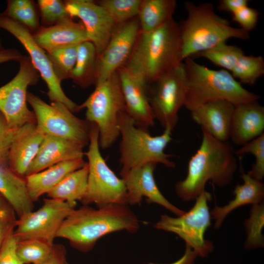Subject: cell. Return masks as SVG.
Wrapping results in <instances>:
<instances>
[{
    "label": "cell",
    "instance_id": "obj_2",
    "mask_svg": "<svg viewBox=\"0 0 264 264\" xmlns=\"http://www.w3.org/2000/svg\"><path fill=\"white\" fill-rule=\"evenodd\" d=\"M139 228L137 217L127 205L111 204L97 209L85 205L67 216L56 238L66 239L73 247L86 252L104 236L122 230L133 233Z\"/></svg>",
    "mask_w": 264,
    "mask_h": 264
},
{
    "label": "cell",
    "instance_id": "obj_27",
    "mask_svg": "<svg viewBox=\"0 0 264 264\" xmlns=\"http://www.w3.org/2000/svg\"><path fill=\"white\" fill-rule=\"evenodd\" d=\"M176 7L175 0H141L137 15L140 31H151L173 19Z\"/></svg>",
    "mask_w": 264,
    "mask_h": 264
},
{
    "label": "cell",
    "instance_id": "obj_18",
    "mask_svg": "<svg viewBox=\"0 0 264 264\" xmlns=\"http://www.w3.org/2000/svg\"><path fill=\"white\" fill-rule=\"evenodd\" d=\"M117 71L126 112L137 127L148 130L154 125L155 118L146 93L147 84L125 66Z\"/></svg>",
    "mask_w": 264,
    "mask_h": 264
},
{
    "label": "cell",
    "instance_id": "obj_24",
    "mask_svg": "<svg viewBox=\"0 0 264 264\" xmlns=\"http://www.w3.org/2000/svg\"><path fill=\"white\" fill-rule=\"evenodd\" d=\"M242 184H237L234 190V198L223 206L217 205L210 212L211 218L215 220V228H219L226 217L234 210L246 204H256L263 201L264 186L258 180L245 174L241 167Z\"/></svg>",
    "mask_w": 264,
    "mask_h": 264
},
{
    "label": "cell",
    "instance_id": "obj_8",
    "mask_svg": "<svg viewBox=\"0 0 264 264\" xmlns=\"http://www.w3.org/2000/svg\"><path fill=\"white\" fill-rule=\"evenodd\" d=\"M88 148L85 155L88 166L87 188L81 202L97 207L111 204L127 205V190L123 180L111 170L103 157L99 144L97 125L90 123Z\"/></svg>",
    "mask_w": 264,
    "mask_h": 264
},
{
    "label": "cell",
    "instance_id": "obj_46",
    "mask_svg": "<svg viewBox=\"0 0 264 264\" xmlns=\"http://www.w3.org/2000/svg\"><path fill=\"white\" fill-rule=\"evenodd\" d=\"M198 255L189 246L186 245V249L183 256L177 261L169 264H193ZM149 264H158L150 263Z\"/></svg>",
    "mask_w": 264,
    "mask_h": 264
},
{
    "label": "cell",
    "instance_id": "obj_41",
    "mask_svg": "<svg viewBox=\"0 0 264 264\" xmlns=\"http://www.w3.org/2000/svg\"><path fill=\"white\" fill-rule=\"evenodd\" d=\"M16 215L11 206L0 210V248L16 227Z\"/></svg>",
    "mask_w": 264,
    "mask_h": 264
},
{
    "label": "cell",
    "instance_id": "obj_17",
    "mask_svg": "<svg viewBox=\"0 0 264 264\" xmlns=\"http://www.w3.org/2000/svg\"><path fill=\"white\" fill-rule=\"evenodd\" d=\"M156 166L147 163L120 174L126 188L127 205L139 203L144 197L148 203L158 204L177 216L183 215L185 211L169 201L158 189L154 176Z\"/></svg>",
    "mask_w": 264,
    "mask_h": 264
},
{
    "label": "cell",
    "instance_id": "obj_3",
    "mask_svg": "<svg viewBox=\"0 0 264 264\" xmlns=\"http://www.w3.org/2000/svg\"><path fill=\"white\" fill-rule=\"evenodd\" d=\"M179 25L173 19L148 32L140 31L125 66L146 84L183 61Z\"/></svg>",
    "mask_w": 264,
    "mask_h": 264
},
{
    "label": "cell",
    "instance_id": "obj_1",
    "mask_svg": "<svg viewBox=\"0 0 264 264\" xmlns=\"http://www.w3.org/2000/svg\"><path fill=\"white\" fill-rule=\"evenodd\" d=\"M201 130V142L189 161L186 176L175 185L176 195L185 201L195 200L208 181L219 187L228 185L238 168L237 155L230 144Z\"/></svg>",
    "mask_w": 264,
    "mask_h": 264
},
{
    "label": "cell",
    "instance_id": "obj_21",
    "mask_svg": "<svg viewBox=\"0 0 264 264\" xmlns=\"http://www.w3.org/2000/svg\"><path fill=\"white\" fill-rule=\"evenodd\" d=\"M234 109L235 106L226 100L212 101L191 111V117L215 138L227 141Z\"/></svg>",
    "mask_w": 264,
    "mask_h": 264
},
{
    "label": "cell",
    "instance_id": "obj_39",
    "mask_svg": "<svg viewBox=\"0 0 264 264\" xmlns=\"http://www.w3.org/2000/svg\"><path fill=\"white\" fill-rule=\"evenodd\" d=\"M16 131L9 127L0 112V165L8 166V153Z\"/></svg>",
    "mask_w": 264,
    "mask_h": 264
},
{
    "label": "cell",
    "instance_id": "obj_43",
    "mask_svg": "<svg viewBox=\"0 0 264 264\" xmlns=\"http://www.w3.org/2000/svg\"><path fill=\"white\" fill-rule=\"evenodd\" d=\"M247 0H221L219 2L218 8L222 11H225L232 14L241 8L248 6Z\"/></svg>",
    "mask_w": 264,
    "mask_h": 264
},
{
    "label": "cell",
    "instance_id": "obj_45",
    "mask_svg": "<svg viewBox=\"0 0 264 264\" xmlns=\"http://www.w3.org/2000/svg\"><path fill=\"white\" fill-rule=\"evenodd\" d=\"M22 56L17 49H4L0 50V64L12 61L19 62Z\"/></svg>",
    "mask_w": 264,
    "mask_h": 264
},
{
    "label": "cell",
    "instance_id": "obj_30",
    "mask_svg": "<svg viewBox=\"0 0 264 264\" xmlns=\"http://www.w3.org/2000/svg\"><path fill=\"white\" fill-rule=\"evenodd\" d=\"M3 15L21 23L33 33L41 25L36 4L31 0H8Z\"/></svg>",
    "mask_w": 264,
    "mask_h": 264
},
{
    "label": "cell",
    "instance_id": "obj_38",
    "mask_svg": "<svg viewBox=\"0 0 264 264\" xmlns=\"http://www.w3.org/2000/svg\"><path fill=\"white\" fill-rule=\"evenodd\" d=\"M37 5L42 26H50L71 18L66 10L64 1L60 0H38Z\"/></svg>",
    "mask_w": 264,
    "mask_h": 264
},
{
    "label": "cell",
    "instance_id": "obj_23",
    "mask_svg": "<svg viewBox=\"0 0 264 264\" xmlns=\"http://www.w3.org/2000/svg\"><path fill=\"white\" fill-rule=\"evenodd\" d=\"M264 107L257 101L235 106L229 138L243 145L264 133Z\"/></svg>",
    "mask_w": 264,
    "mask_h": 264
},
{
    "label": "cell",
    "instance_id": "obj_10",
    "mask_svg": "<svg viewBox=\"0 0 264 264\" xmlns=\"http://www.w3.org/2000/svg\"><path fill=\"white\" fill-rule=\"evenodd\" d=\"M27 100L35 114L37 127L44 135L69 140L84 146L88 144L90 122L75 116L61 102L48 104L29 92Z\"/></svg>",
    "mask_w": 264,
    "mask_h": 264
},
{
    "label": "cell",
    "instance_id": "obj_47",
    "mask_svg": "<svg viewBox=\"0 0 264 264\" xmlns=\"http://www.w3.org/2000/svg\"><path fill=\"white\" fill-rule=\"evenodd\" d=\"M11 206L3 197L0 194V210Z\"/></svg>",
    "mask_w": 264,
    "mask_h": 264
},
{
    "label": "cell",
    "instance_id": "obj_13",
    "mask_svg": "<svg viewBox=\"0 0 264 264\" xmlns=\"http://www.w3.org/2000/svg\"><path fill=\"white\" fill-rule=\"evenodd\" d=\"M0 28L13 35L27 51L32 65L47 85L46 94L50 101L63 103L73 113L80 110L79 105L65 93L61 87V82L55 74L48 54L36 43L30 31L2 13H0Z\"/></svg>",
    "mask_w": 264,
    "mask_h": 264
},
{
    "label": "cell",
    "instance_id": "obj_36",
    "mask_svg": "<svg viewBox=\"0 0 264 264\" xmlns=\"http://www.w3.org/2000/svg\"><path fill=\"white\" fill-rule=\"evenodd\" d=\"M141 0H101L96 2L102 6L116 25L137 17Z\"/></svg>",
    "mask_w": 264,
    "mask_h": 264
},
{
    "label": "cell",
    "instance_id": "obj_14",
    "mask_svg": "<svg viewBox=\"0 0 264 264\" xmlns=\"http://www.w3.org/2000/svg\"><path fill=\"white\" fill-rule=\"evenodd\" d=\"M75 206L59 199H44L39 209L18 218L14 234L18 241L37 238L53 243L63 221Z\"/></svg>",
    "mask_w": 264,
    "mask_h": 264
},
{
    "label": "cell",
    "instance_id": "obj_33",
    "mask_svg": "<svg viewBox=\"0 0 264 264\" xmlns=\"http://www.w3.org/2000/svg\"><path fill=\"white\" fill-rule=\"evenodd\" d=\"M246 238L244 246L247 249H253L262 247L264 245V239L262 234L264 226V201L254 205L250 211V215L244 222Z\"/></svg>",
    "mask_w": 264,
    "mask_h": 264
},
{
    "label": "cell",
    "instance_id": "obj_35",
    "mask_svg": "<svg viewBox=\"0 0 264 264\" xmlns=\"http://www.w3.org/2000/svg\"><path fill=\"white\" fill-rule=\"evenodd\" d=\"M79 44L70 45L47 53L55 74L62 80L70 78L76 63Z\"/></svg>",
    "mask_w": 264,
    "mask_h": 264
},
{
    "label": "cell",
    "instance_id": "obj_44",
    "mask_svg": "<svg viewBox=\"0 0 264 264\" xmlns=\"http://www.w3.org/2000/svg\"><path fill=\"white\" fill-rule=\"evenodd\" d=\"M66 250L63 245L54 244L50 257L41 264H66Z\"/></svg>",
    "mask_w": 264,
    "mask_h": 264
},
{
    "label": "cell",
    "instance_id": "obj_7",
    "mask_svg": "<svg viewBox=\"0 0 264 264\" xmlns=\"http://www.w3.org/2000/svg\"><path fill=\"white\" fill-rule=\"evenodd\" d=\"M79 108L86 109V120L97 125L100 147L110 148L120 135L118 114L126 111L118 71L96 84L94 91L79 105Z\"/></svg>",
    "mask_w": 264,
    "mask_h": 264
},
{
    "label": "cell",
    "instance_id": "obj_49",
    "mask_svg": "<svg viewBox=\"0 0 264 264\" xmlns=\"http://www.w3.org/2000/svg\"><path fill=\"white\" fill-rule=\"evenodd\" d=\"M66 264H69L67 263Z\"/></svg>",
    "mask_w": 264,
    "mask_h": 264
},
{
    "label": "cell",
    "instance_id": "obj_28",
    "mask_svg": "<svg viewBox=\"0 0 264 264\" xmlns=\"http://www.w3.org/2000/svg\"><path fill=\"white\" fill-rule=\"evenodd\" d=\"M88 166L87 162L80 169L70 173L47 194L49 198L72 204L81 201L88 184Z\"/></svg>",
    "mask_w": 264,
    "mask_h": 264
},
{
    "label": "cell",
    "instance_id": "obj_42",
    "mask_svg": "<svg viewBox=\"0 0 264 264\" xmlns=\"http://www.w3.org/2000/svg\"><path fill=\"white\" fill-rule=\"evenodd\" d=\"M17 241L13 231L0 248V264H23L17 254Z\"/></svg>",
    "mask_w": 264,
    "mask_h": 264
},
{
    "label": "cell",
    "instance_id": "obj_15",
    "mask_svg": "<svg viewBox=\"0 0 264 264\" xmlns=\"http://www.w3.org/2000/svg\"><path fill=\"white\" fill-rule=\"evenodd\" d=\"M140 28L137 17L116 25L109 42L96 63L95 85L126 65L134 48Z\"/></svg>",
    "mask_w": 264,
    "mask_h": 264
},
{
    "label": "cell",
    "instance_id": "obj_6",
    "mask_svg": "<svg viewBox=\"0 0 264 264\" xmlns=\"http://www.w3.org/2000/svg\"><path fill=\"white\" fill-rule=\"evenodd\" d=\"M118 124L121 137L120 174L150 163H160L171 168L175 167V162L170 159L172 155L164 152L172 140L171 130L164 129L161 134L153 136L148 130L137 127L125 111L119 113Z\"/></svg>",
    "mask_w": 264,
    "mask_h": 264
},
{
    "label": "cell",
    "instance_id": "obj_25",
    "mask_svg": "<svg viewBox=\"0 0 264 264\" xmlns=\"http://www.w3.org/2000/svg\"><path fill=\"white\" fill-rule=\"evenodd\" d=\"M86 163L83 158L65 161L25 176L31 199L34 202L44 194H47L68 175L82 167Z\"/></svg>",
    "mask_w": 264,
    "mask_h": 264
},
{
    "label": "cell",
    "instance_id": "obj_34",
    "mask_svg": "<svg viewBox=\"0 0 264 264\" xmlns=\"http://www.w3.org/2000/svg\"><path fill=\"white\" fill-rule=\"evenodd\" d=\"M232 75L240 82L252 85L264 74V60L261 56H247L244 54L238 59Z\"/></svg>",
    "mask_w": 264,
    "mask_h": 264
},
{
    "label": "cell",
    "instance_id": "obj_4",
    "mask_svg": "<svg viewBox=\"0 0 264 264\" xmlns=\"http://www.w3.org/2000/svg\"><path fill=\"white\" fill-rule=\"evenodd\" d=\"M186 95L184 106L190 111L214 100H226L235 106L258 101L259 96L244 88L225 69L213 70L184 60Z\"/></svg>",
    "mask_w": 264,
    "mask_h": 264
},
{
    "label": "cell",
    "instance_id": "obj_20",
    "mask_svg": "<svg viewBox=\"0 0 264 264\" xmlns=\"http://www.w3.org/2000/svg\"><path fill=\"white\" fill-rule=\"evenodd\" d=\"M84 147L74 141L44 135L38 152L25 176L63 162L83 158Z\"/></svg>",
    "mask_w": 264,
    "mask_h": 264
},
{
    "label": "cell",
    "instance_id": "obj_29",
    "mask_svg": "<svg viewBox=\"0 0 264 264\" xmlns=\"http://www.w3.org/2000/svg\"><path fill=\"white\" fill-rule=\"evenodd\" d=\"M97 58L95 47L91 42L86 41L80 44L76 63L70 79L83 88L95 84Z\"/></svg>",
    "mask_w": 264,
    "mask_h": 264
},
{
    "label": "cell",
    "instance_id": "obj_37",
    "mask_svg": "<svg viewBox=\"0 0 264 264\" xmlns=\"http://www.w3.org/2000/svg\"><path fill=\"white\" fill-rule=\"evenodd\" d=\"M235 152L237 156H242L246 154H251L255 158V163L247 174L260 181L264 176V133L251 140Z\"/></svg>",
    "mask_w": 264,
    "mask_h": 264
},
{
    "label": "cell",
    "instance_id": "obj_40",
    "mask_svg": "<svg viewBox=\"0 0 264 264\" xmlns=\"http://www.w3.org/2000/svg\"><path fill=\"white\" fill-rule=\"evenodd\" d=\"M259 15L257 9L246 6L232 14V20L240 25L241 28L249 33L255 28Z\"/></svg>",
    "mask_w": 264,
    "mask_h": 264
},
{
    "label": "cell",
    "instance_id": "obj_5",
    "mask_svg": "<svg viewBox=\"0 0 264 264\" xmlns=\"http://www.w3.org/2000/svg\"><path fill=\"white\" fill-rule=\"evenodd\" d=\"M186 19L180 25L183 60L208 50L230 38L247 40L249 33L232 27L229 21L218 15L213 5L204 3L198 5L186 1Z\"/></svg>",
    "mask_w": 264,
    "mask_h": 264
},
{
    "label": "cell",
    "instance_id": "obj_26",
    "mask_svg": "<svg viewBox=\"0 0 264 264\" xmlns=\"http://www.w3.org/2000/svg\"><path fill=\"white\" fill-rule=\"evenodd\" d=\"M0 194L6 200L18 218L33 210V202L27 189L25 177L0 165Z\"/></svg>",
    "mask_w": 264,
    "mask_h": 264
},
{
    "label": "cell",
    "instance_id": "obj_19",
    "mask_svg": "<svg viewBox=\"0 0 264 264\" xmlns=\"http://www.w3.org/2000/svg\"><path fill=\"white\" fill-rule=\"evenodd\" d=\"M44 136L35 123L26 124L17 130L8 153V167L16 174L25 177Z\"/></svg>",
    "mask_w": 264,
    "mask_h": 264
},
{
    "label": "cell",
    "instance_id": "obj_16",
    "mask_svg": "<svg viewBox=\"0 0 264 264\" xmlns=\"http://www.w3.org/2000/svg\"><path fill=\"white\" fill-rule=\"evenodd\" d=\"M71 18H79L86 30L89 41L95 47L97 57L107 45L116 26L106 10L91 0L64 1Z\"/></svg>",
    "mask_w": 264,
    "mask_h": 264
},
{
    "label": "cell",
    "instance_id": "obj_48",
    "mask_svg": "<svg viewBox=\"0 0 264 264\" xmlns=\"http://www.w3.org/2000/svg\"><path fill=\"white\" fill-rule=\"evenodd\" d=\"M4 47H3L2 46V43H1V40L0 38V50H3L4 49Z\"/></svg>",
    "mask_w": 264,
    "mask_h": 264
},
{
    "label": "cell",
    "instance_id": "obj_32",
    "mask_svg": "<svg viewBox=\"0 0 264 264\" xmlns=\"http://www.w3.org/2000/svg\"><path fill=\"white\" fill-rule=\"evenodd\" d=\"M243 54V50L240 47L223 42L191 58H205L223 69L231 71L239 58Z\"/></svg>",
    "mask_w": 264,
    "mask_h": 264
},
{
    "label": "cell",
    "instance_id": "obj_12",
    "mask_svg": "<svg viewBox=\"0 0 264 264\" xmlns=\"http://www.w3.org/2000/svg\"><path fill=\"white\" fill-rule=\"evenodd\" d=\"M149 101L154 117L164 129L172 131L178 120V112L184 106L186 79L183 63L154 82Z\"/></svg>",
    "mask_w": 264,
    "mask_h": 264
},
{
    "label": "cell",
    "instance_id": "obj_22",
    "mask_svg": "<svg viewBox=\"0 0 264 264\" xmlns=\"http://www.w3.org/2000/svg\"><path fill=\"white\" fill-rule=\"evenodd\" d=\"M32 36L36 43L47 53L89 41L83 23L76 22L72 18L52 26H41Z\"/></svg>",
    "mask_w": 264,
    "mask_h": 264
},
{
    "label": "cell",
    "instance_id": "obj_11",
    "mask_svg": "<svg viewBox=\"0 0 264 264\" xmlns=\"http://www.w3.org/2000/svg\"><path fill=\"white\" fill-rule=\"evenodd\" d=\"M19 62L17 74L0 87V112L9 127L14 130L27 123H36L34 112L27 106V90L29 86L37 83L40 76L29 56H23Z\"/></svg>",
    "mask_w": 264,
    "mask_h": 264
},
{
    "label": "cell",
    "instance_id": "obj_31",
    "mask_svg": "<svg viewBox=\"0 0 264 264\" xmlns=\"http://www.w3.org/2000/svg\"><path fill=\"white\" fill-rule=\"evenodd\" d=\"M54 245L46 240L37 238L18 241L17 254L23 264H41L50 257Z\"/></svg>",
    "mask_w": 264,
    "mask_h": 264
},
{
    "label": "cell",
    "instance_id": "obj_9",
    "mask_svg": "<svg viewBox=\"0 0 264 264\" xmlns=\"http://www.w3.org/2000/svg\"><path fill=\"white\" fill-rule=\"evenodd\" d=\"M211 198V194L204 190L188 212L177 217L162 215L154 227L177 235L198 256L207 257L213 249L212 242L204 238L206 231L211 224L208 205Z\"/></svg>",
    "mask_w": 264,
    "mask_h": 264
}]
</instances>
